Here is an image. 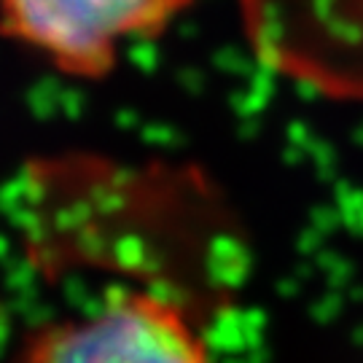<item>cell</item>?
<instances>
[{
	"mask_svg": "<svg viewBox=\"0 0 363 363\" xmlns=\"http://www.w3.org/2000/svg\"><path fill=\"white\" fill-rule=\"evenodd\" d=\"M194 0H0V38L67 78H105L124 46L159 35Z\"/></svg>",
	"mask_w": 363,
	"mask_h": 363,
	"instance_id": "6da1fadb",
	"label": "cell"
},
{
	"mask_svg": "<svg viewBox=\"0 0 363 363\" xmlns=\"http://www.w3.org/2000/svg\"><path fill=\"white\" fill-rule=\"evenodd\" d=\"M19 363H210V352L175 301L127 291L89 315L35 331Z\"/></svg>",
	"mask_w": 363,
	"mask_h": 363,
	"instance_id": "7a4b0ae2",
	"label": "cell"
},
{
	"mask_svg": "<svg viewBox=\"0 0 363 363\" xmlns=\"http://www.w3.org/2000/svg\"><path fill=\"white\" fill-rule=\"evenodd\" d=\"M253 19L280 65L363 89V0H253Z\"/></svg>",
	"mask_w": 363,
	"mask_h": 363,
	"instance_id": "3957f363",
	"label": "cell"
}]
</instances>
